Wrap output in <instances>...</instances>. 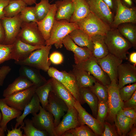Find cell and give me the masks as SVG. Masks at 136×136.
<instances>
[{
    "instance_id": "cell-14",
    "label": "cell",
    "mask_w": 136,
    "mask_h": 136,
    "mask_svg": "<svg viewBox=\"0 0 136 136\" xmlns=\"http://www.w3.org/2000/svg\"><path fill=\"white\" fill-rule=\"evenodd\" d=\"M69 108L66 103L58 97L52 91L50 92L48 97V103L46 110L53 115L55 127L60 121L61 117L67 112Z\"/></svg>"
},
{
    "instance_id": "cell-9",
    "label": "cell",
    "mask_w": 136,
    "mask_h": 136,
    "mask_svg": "<svg viewBox=\"0 0 136 136\" xmlns=\"http://www.w3.org/2000/svg\"><path fill=\"white\" fill-rule=\"evenodd\" d=\"M4 28L5 38L3 44H13L17 38L23 22L20 13L12 17L5 16L1 19Z\"/></svg>"
},
{
    "instance_id": "cell-60",
    "label": "cell",
    "mask_w": 136,
    "mask_h": 136,
    "mask_svg": "<svg viewBox=\"0 0 136 136\" xmlns=\"http://www.w3.org/2000/svg\"><path fill=\"white\" fill-rule=\"evenodd\" d=\"M2 114L0 112V125L1 122V121L2 120Z\"/></svg>"
},
{
    "instance_id": "cell-6",
    "label": "cell",
    "mask_w": 136,
    "mask_h": 136,
    "mask_svg": "<svg viewBox=\"0 0 136 136\" xmlns=\"http://www.w3.org/2000/svg\"><path fill=\"white\" fill-rule=\"evenodd\" d=\"M47 72L49 77L54 78L64 86L81 105L85 103L80 95L75 77L72 73L59 71L53 67H50Z\"/></svg>"
},
{
    "instance_id": "cell-56",
    "label": "cell",
    "mask_w": 136,
    "mask_h": 136,
    "mask_svg": "<svg viewBox=\"0 0 136 136\" xmlns=\"http://www.w3.org/2000/svg\"><path fill=\"white\" fill-rule=\"evenodd\" d=\"M126 135L129 136H136V128L135 127H133L131 129L127 134Z\"/></svg>"
},
{
    "instance_id": "cell-45",
    "label": "cell",
    "mask_w": 136,
    "mask_h": 136,
    "mask_svg": "<svg viewBox=\"0 0 136 136\" xmlns=\"http://www.w3.org/2000/svg\"><path fill=\"white\" fill-rule=\"evenodd\" d=\"M104 130L101 136H118L115 127L109 122L105 121L103 124Z\"/></svg>"
},
{
    "instance_id": "cell-27",
    "label": "cell",
    "mask_w": 136,
    "mask_h": 136,
    "mask_svg": "<svg viewBox=\"0 0 136 136\" xmlns=\"http://www.w3.org/2000/svg\"><path fill=\"white\" fill-rule=\"evenodd\" d=\"M121 110L116 115L115 125L118 135L125 136L132 128L133 125L135 124L136 121L124 115Z\"/></svg>"
},
{
    "instance_id": "cell-18",
    "label": "cell",
    "mask_w": 136,
    "mask_h": 136,
    "mask_svg": "<svg viewBox=\"0 0 136 136\" xmlns=\"http://www.w3.org/2000/svg\"><path fill=\"white\" fill-rule=\"evenodd\" d=\"M11 53V59L20 61L26 58L34 50L44 46H33L26 43L17 38L13 44Z\"/></svg>"
},
{
    "instance_id": "cell-43",
    "label": "cell",
    "mask_w": 136,
    "mask_h": 136,
    "mask_svg": "<svg viewBox=\"0 0 136 136\" xmlns=\"http://www.w3.org/2000/svg\"><path fill=\"white\" fill-rule=\"evenodd\" d=\"M136 91V83L124 86L119 89V93L120 98L123 101L127 100Z\"/></svg>"
},
{
    "instance_id": "cell-48",
    "label": "cell",
    "mask_w": 136,
    "mask_h": 136,
    "mask_svg": "<svg viewBox=\"0 0 136 136\" xmlns=\"http://www.w3.org/2000/svg\"><path fill=\"white\" fill-rule=\"evenodd\" d=\"M131 108L136 110V91L130 98L123 101V108Z\"/></svg>"
},
{
    "instance_id": "cell-59",
    "label": "cell",
    "mask_w": 136,
    "mask_h": 136,
    "mask_svg": "<svg viewBox=\"0 0 136 136\" xmlns=\"http://www.w3.org/2000/svg\"><path fill=\"white\" fill-rule=\"evenodd\" d=\"M5 131L1 127H0V136H4Z\"/></svg>"
},
{
    "instance_id": "cell-15",
    "label": "cell",
    "mask_w": 136,
    "mask_h": 136,
    "mask_svg": "<svg viewBox=\"0 0 136 136\" xmlns=\"http://www.w3.org/2000/svg\"><path fill=\"white\" fill-rule=\"evenodd\" d=\"M62 120L55 128L54 136H61L65 131L80 125L78 119V112L74 107L69 108Z\"/></svg>"
},
{
    "instance_id": "cell-32",
    "label": "cell",
    "mask_w": 136,
    "mask_h": 136,
    "mask_svg": "<svg viewBox=\"0 0 136 136\" xmlns=\"http://www.w3.org/2000/svg\"><path fill=\"white\" fill-rule=\"evenodd\" d=\"M93 47L92 56L96 59L104 57L109 53L105 43L104 36L96 35L91 37Z\"/></svg>"
},
{
    "instance_id": "cell-19",
    "label": "cell",
    "mask_w": 136,
    "mask_h": 136,
    "mask_svg": "<svg viewBox=\"0 0 136 136\" xmlns=\"http://www.w3.org/2000/svg\"><path fill=\"white\" fill-rule=\"evenodd\" d=\"M63 44L67 50L74 53L75 64L84 61L93 56L92 52L87 48L78 46L71 39L69 35L63 39Z\"/></svg>"
},
{
    "instance_id": "cell-55",
    "label": "cell",
    "mask_w": 136,
    "mask_h": 136,
    "mask_svg": "<svg viewBox=\"0 0 136 136\" xmlns=\"http://www.w3.org/2000/svg\"><path fill=\"white\" fill-rule=\"evenodd\" d=\"M129 61L131 63L135 65L136 64V52H133L130 54L129 57Z\"/></svg>"
},
{
    "instance_id": "cell-13",
    "label": "cell",
    "mask_w": 136,
    "mask_h": 136,
    "mask_svg": "<svg viewBox=\"0 0 136 136\" xmlns=\"http://www.w3.org/2000/svg\"><path fill=\"white\" fill-rule=\"evenodd\" d=\"M116 10L111 28H117L120 24L126 22L136 23V8H128L124 5L121 0H115Z\"/></svg>"
},
{
    "instance_id": "cell-38",
    "label": "cell",
    "mask_w": 136,
    "mask_h": 136,
    "mask_svg": "<svg viewBox=\"0 0 136 136\" xmlns=\"http://www.w3.org/2000/svg\"><path fill=\"white\" fill-rule=\"evenodd\" d=\"M34 7L37 22L43 19L47 15L51 8L49 0H41L40 2L36 3Z\"/></svg>"
},
{
    "instance_id": "cell-51",
    "label": "cell",
    "mask_w": 136,
    "mask_h": 136,
    "mask_svg": "<svg viewBox=\"0 0 136 136\" xmlns=\"http://www.w3.org/2000/svg\"><path fill=\"white\" fill-rule=\"evenodd\" d=\"M107 5L113 13L116 10V4L115 0H102Z\"/></svg>"
},
{
    "instance_id": "cell-22",
    "label": "cell",
    "mask_w": 136,
    "mask_h": 136,
    "mask_svg": "<svg viewBox=\"0 0 136 136\" xmlns=\"http://www.w3.org/2000/svg\"><path fill=\"white\" fill-rule=\"evenodd\" d=\"M39 70L26 65H21L19 70L20 76L31 81L36 88L46 83L47 81L41 74Z\"/></svg>"
},
{
    "instance_id": "cell-16",
    "label": "cell",
    "mask_w": 136,
    "mask_h": 136,
    "mask_svg": "<svg viewBox=\"0 0 136 136\" xmlns=\"http://www.w3.org/2000/svg\"><path fill=\"white\" fill-rule=\"evenodd\" d=\"M90 12L110 26L114 15L102 0H86Z\"/></svg>"
},
{
    "instance_id": "cell-26",
    "label": "cell",
    "mask_w": 136,
    "mask_h": 136,
    "mask_svg": "<svg viewBox=\"0 0 136 136\" xmlns=\"http://www.w3.org/2000/svg\"><path fill=\"white\" fill-rule=\"evenodd\" d=\"M33 85L32 83L28 79L23 76H20L4 90L3 96L4 97H8L27 89Z\"/></svg>"
},
{
    "instance_id": "cell-49",
    "label": "cell",
    "mask_w": 136,
    "mask_h": 136,
    "mask_svg": "<svg viewBox=\"0 0 136 136\" xmlns=\"http://www.w3.org/2000/svg\"><path fill=\"white\" fill-rule=\"evenodd\" d=\"M122 113L126 116L136 121V110L129 108H123L121 110Z\"/></svg>"
},
{
    "instance_id": "cell-4",
    "label": "cell",
    "mask_w": 136,
    "mask_h": 136,
    "mask_svg": "<svg viewBox=\"0 0 136 136\" xmlns=\"http://www.w3.org/2000/svg\"><path fill=\"white\" fill-rule=\"evenodd\" d=\"M79 29L91 38L96 35L105 36L111 26L90 12L86 17L77 23Z\"/></svg>"
},
{
    "instance_id": "cell-31",
    "label": "cell",
    "mask_w": 136,
    "mask_h": 136,
    "mask_svg": "<svg viewBox=\"0 0 136 136\" xmlns=\"http://www.w3.org/2000/svg\"><path fill=\"white\" fill-rule=\"evenodd\" d=\"M69 36L76 45L86 47L92 52L93 45L91 38L83 30L79 28L75 29Z\"/></svg>"
},
{
    "instance_id": "cell-28",
    "label": "cell",
    "mask_w": 136,
    "mask_h": 136,
    "mask_svg": "<svg viewBox=\"0 0 136 136\" xmlns=\"http://www.w3.org/2000/svg\"><path fill=\"white\" fill-rule=\"evenodd\" d=\"M72 73L79 88L90 87L96 81L93 76L84 70L73 68Z\"/></svg>"
},
{
    "instance_id": "cell-10",
    "label": "cell",
    "mask_w": 136,
    "mask_h": 136,
    "mask_svg": "<svg viewBox=\"0 0 136 136\" xmlns=\"http://www.w3.org/2000/svg\"><path fill=\"white\" fill-rule=\"evenodd\" d=\"M33 125L38 129L47 132L50 136H54V117L52 114L41 105L39 112L32 115L31 119Z\"/></svg>"
},
{
    "instance_id": "cell-30",
    "label": "cell",
    "mask_w": 136,
    "mask_h": 136,
    "mask_svg": "<svg viewBox=\"0 0 136 136\" xmlns=\"http://www.w3.org/2000/svg\"><path fill=\"white\" fill-rule=\"evenodd\" d=\"M73 2L74 10L69 22L77 23L86 17L90 12L86 0H71Z\"/></svg>"
},
{
    "instance_id": "cell-2",
    "label": "cell",
    "mask_w": 136,
    "mask_h": 136,
    "mask_svg": "<svg viewBox=\"0 0 136 136\" xmlns=\"http://www.w3.org/2000/svg\"><path fill=\"white\" fill-rule=\"evenodd\" d=\"M79 28L76 23L65 20H55L49 39L45 42L46 45H54L57 49L63 46L64 39L74 30Z\"/></svg>"
},
{
    "instance_id": "cell-37",
    "label": "cell",
    "mask_w": 136,
    "mask_h": 136,
    "mask_svg": "<svg viewBox=\"0 0 136 136\" xmlns=\"http://www.w3.org/2000/svg\"><path fill=\"white\" fill-rule=\"evenodd\" d=\"M24 124L21 128L24 131L23 136H48V133L44 131L40 130L36 128L33 125L31 119L28 118L24 121Z\"/></svg>"
},
{
    "instance_id": "cell-42",
    "label": "cell",
    "mask_w": 136,
    "mask_h": 136,
    "mask_svg": "<svg viewBox=\"0 0 136 136\" xmlns=\"http://www.w3.org/2000/svg\"><path fill=\"white\" fill-rule=\"evenodd\" d=\"M108 112L107 102L98 100L96 119L103 124L107 117Z\"/></svg>"
},
{
    "instance_id": "cell-7",
    "label": "cell",
    "mask_w": 136,
    "mask_h": 136,
    "mask_svg": "<svg viewBox=\"0 0 136 136\" xmlns=\"http://www.w3.org/2000/svg\"><path fill=\"white\" fill-rule=\"evenodd\" d=\"M107 87L108 92V118L111 121L115 122L117 114L123 108V101L120 95L119 89L117 81L113 80Z\"/></svg>"
},
{
    "instance_id": "cell-47",
    "label": "cell",
    "mask_w": 136,
    "mask_h": 136,
    "mask_svg": "<svg viewBox=\"0 0 136 136\" xmlns=\"http://www.w3.org/2000/svg\"><path fill=\"white\" fill-rule=\"evenodd\" d=\"M11 70V68L7 65H3L0 68V86H3L4 80Z\"/></svg>"
},
{
    "instance_id": "cell-12",
    "label": "cell",
    "mask_w": 136,
    "mask_h": 136,
    "mask_svg": "<svg viewBox=\"0 0 136 136\" xmlns=\"http://www.w3.org/2000/svg\"><path fill=\"white\" fill-rule=\"evenodd\" d=\"M74 107L78 112V119L80 125H86L96 136H100L104 130L103 124L88 113L78 101L76 100Z\"/></svg>"
},
{
    "instance_id": "cell-5",
    "label": "cell",
    "mask_w": 136,
    "mask_h": 136,
    "mask_svg": "<svg viewBox=\"0 0 136 136\" xmlns=\"http://www.w3.org/2000/svg\"><path fill=\"white\" fill-rule=\"evenodd\" d=\"M17 38L33 46L46 45V41L39 29L37 22H23Z\"/></svg>"
},
{
    "instance_id": "cell-40",
    "label": "cell",
    "mask_w": 136,
    "mask_h": 136,
    "mask_svg": "<svg viewBox=\"0 0 136 136\" xmlns=\"http://www.w3.org/2000/svg\"><path fill=\"white\" fill-rule=\"evenodd\" d=\"M20 15L23 22H37L34 7H25L20 13Z\"/></svg>"
},
{
    "instance_id": "cell-50",
    "label": "cell",
    "mask_w": 136,
    "mask_h": 136,
    "mask_svg": "<svg viewBox=\"0 0 136 136\" xmlns=\"http://www.w3.org/2000/svg\"><path fill=\"white\" fill-rule=\"evenodd\" d=\"M24 124V123L18 128L15 127L14 128L12 127V130H10L8 129L7 133V136H23V134H22V131L21 130V129L22 125Z\"/></svg>"
},
{
    "instance_id": "cell-17",
    "label": "cell",
    "mask_w": 136,
    "mask_h": 136,
    "mask_svg": "<svg viewBox=\"0 0 136 136\" xmlns=\"http://www.w3.org/2000/svg\"><path fill=\"white\" fill-rule=\"evenodd\" d=\"M97 63L108 76L111 81H117L118 69L123 60L110 53L104 57L96 59Z\"/></svg>"
},
{
    "instance_id": "cell-3",
    "label": "cell",
    "mask_w": 136,
    "mask_h": 136,
    "mask_svg": "<svg viewBox=\"0 0 136 136\" xmlns=\"http://www.w3.org/2000/svg\"><path fill=\"white\" fill-rule=\"evenodd\" d=\"M52 46L45 45L42 48L36 50L25 59L15 61V63L17 65H28L47 72L51 64L48 56Z\"/></svg>"
},
{
    "instance_id": "cell-39",
    "label": "cell",
    "mask_w": 136,
    "mask_h": 136,
    "mask_svg": "<svg viewBox=\"0 0 136 136\" xmlns=\"http://www.w3.org/2000/svg\"><path fill=\"white\" fill-rule=\"evenodd\" d=\"M89 88L96 96L99 101L107 102L108 92L107 86L96 81Z\"/></svg>"
},
{
    "instance_id": "cell-8",
    "label": "cell",
    "mask_w": 136,
    "mask_h": 136,
    "mask_svg": "<svg viewBox=\"0 0 136 136\" xmlns=\"http://www.w3.org/2000/svg\"><path fill=\"white\" fill-rule=\"evenodd\" d=\"M73 67L88 72L105 86H107L111 83L109 77L98 64L96 59L93 56L84 61L73 65Z\"/></svg>"
},
{
    "instance_id": "cell-33",
    "label": "cell",
    "mask_w": 136,
    "mask_h": 136,
    "mask_svg": "<svg viewBox=\"0 0 136 136\" xmlns=\"http://www.w3.org/2000/svg\"><path fill=\"white\" fill-rule=\"evenodd\" d=\"M80 96L84 103L90 108L93 116L96 118L98 100L96 96L89 88H79Z\"/></svg>"
},
{
    "instance_id": "cell-36",
    "label": "cell",
    "mask_w": 136,
    "mask_h": 136,
    "mask_svg": "<svg viewBox=\"0 0 136 136\" xmlns=\"http://www.w3.org/2000/svg\"><path fill=\"white\" fill-rule=\"evenodd\" d=\"M27 5L22 0L10 1L4 9L5 16L8 17L15 16L20 13Z\"/></svg>"
},
{
    "instance_id": "cell-20",
    "label": "cell",
    "mask_w": 136,
    "mask_h": 136,
    "mask_svg": "<svg viewBox=\"0 0 136 136\" xmlns=\"http://www.w3.org/2000/svg\"><path fill=\"white\" fill-rule=\"evenodd\" d=\"M118 86L120 89L126 84L136 82V68L135 65L129 63H121L118 69Z\"/></svg>"
},
{
    "instance_id": "cell-54",
    "label": "cell",
    "mask_w": 136,
    "mask_h": 136,
    "mask_svg": "<svg viewBox=\"0 0 136 136\" xmlns=\"http://www.w3.org/2000/svg\"><path fill=\"white\" fill-rule=\"evenodd\" d=\"M121 1L124 5L128 8H136L132 0H121Z\"/></svg>"
},
{
    "instance_id": "cell-41",
    "label": "cell",
    "mask_w": 136,
    "mask_h": 136,
    "mask_svg": "<svg viewBox=\"0 0 136 136\" xmlns=\"http://www.w3.org/2000/svg\"><path fill=\"white\" fill-rule=\"evenodd\" d=\"M74 136H96L93 131L86 125H81L68 130Z\"/></svg>"
},
{
    "instance_id": "cell-46",
    "label": "cell",
    "mask_w": 136,
    "mask_h": 136,
    "mask_svg": "<svg viewBox=\"0 0 136 136\" xmlns=\"http://www.w3.org/2000/svg\"><path fill=\"white\" fill-rule=\"evenodd\" d=\"M49 59L53 64H59L62 62L63 57L62 55L60 53L58 52H54L50 55Z\"/></svg>"
},
{
    "instance_id": "cell-58",
    "label": "cell",
    "mask_w": 136,
    "mask_h": 136,
    "mask_svg": "<svg viewBox=\"0 0 136 136\" xmlns=\"http://www.w3.org/2000/svg\"><path fill=\"white\" fill-rule=\"evenodd\" d=\"M61 136H74L70 132L67 131L64 133Z\"/></svg>"
},
{
    "instance_id": "cell-29",
    "label": "cell",
    "mask_w": 136,
    "mask_h": 136,
    "mask_svg": "<svg viewBox=\"0 0 136 136\" xmlns=\"http://www.w3.org/2000/svg\"><path fill=\"white\" fill-rule=\"evenodd\" d=\"M40 103L39 98L35 93L30 101L24 108L23 113L16 118L15 127L17 128L20 125H22L24 124V119L29 114L32 115L37 113L39 111L41 105Z\"/></svg>"
},
{
    "instance_id": "cell-57",
    "label": "cell",
    "mask_w": 136,
    "mask_h": 136,
    "mask_svg": "<svg viewBox=\"0 0 136 136\" xmlns=\"http://www.w3.org/2000/svg\"><path fill=\"white\" fill-rule=\"evenodd\" d=\"M27 5H31L36 3V0H22Z\"/></svg>"
},
{
    "instance_id": "cell-23",
    "label": "cell",
    "mask_w": 136,
    "mask_h": 136,
    "mask_svg": "<svg viewBox=\"0 0 136 136\" xmlns=\"http://www.w3.org/2000/svg\"><path fill=\"white\" fill-rule=\"evenodd\" d=\"M52 91L58 97L62 100L69 108L74 107L76 100L71 92L60 83L54 78H51Z\"/></svg>"
},
{
    "instance_id": "cell-52",
    "label": "cell",
    "mask_w": 136,
    "mask_h": 136,
    "mask_svg": "<svg viewBox=\"0 0 136 136\" xmlns=\"http://www.w3.org/2000/svg\"><path fill=\"white\" fill-rule=\"evenodd\" d=\"M9 0H0V19L5 17L4 9L8 4Z\"/></svg>"
},
{
    "instance_id": "cell-24",
    "label": "cell",
    "mask_w": 136,
    "mask_h": 136,
    "mask_svg": "<svg viewBox=\"0 0 136 136\" xmlns=\"http://www.w3.org/2000/svg\"><path fill=\"white\" fill-rule=\"evenodd\" d=\"M56 9V20H65L69 22L74 11L73 2L71 0H60L55 2Z\"/></svg>"
},
{
    "instance_id": "cell-34",
    "label": "cell",
    "mask_w": 136,
    "mask_h": 136,
    "mask_svg": "<svg viewBox=\"0 0 136 136\" xmlns=\"http://www.w3.org/2000/svg\"><path fill=\"white\" fill-rule=\"evenodd\" d=\"M119 32L136 48V26L135 23L126 22L119 25L116 28Z\"/></svg>"
},
{
    "instance_id": "cell-53",
    "label": "cell",
    "mask_w": 136,
    "mask_h": 136,
    "mask_svg": "<svg viewBox=\"0 0 136 136\" xmlns=\"http://www.w3.org/2000/svg\"><path fill=\"white\" fill-rule=\"evenodd\" d=\"M5 35L4 28L0 19V43L3 44L5 40Z\"/></svg>"
},
{
    "instance_id": "cell-35",
    "label": "cell",
    "mask_w": 136,
    "mask_h": 136,
    "mask_svg": "<svg viewBox=\"0 0 136 136\" xmlns=\"http://www.w3.org/2000/svg\"><path fill=\"white\" fill-rule=\"evenodd\" d=\"M52 91V79H49L41 86L36 88L35 93L38 96L42 107L46 110L48 103L49 93Z\"/></svg>"
},
{
    "instance_id": "cell-44",
    "label": "cell",
    "mask_w": 136,
    "mask_h": 136,
    "mask_svg": "<svg viewBox=\"0 0 136 136\" xmlns=\"http://www.w3.org/2000/svg\"><path fill=\"white\" fill-rule=\"evenodd\" d=\"M13 44L6 45L0 43V65L4 62L11 59V53Z\"/></svg>"
},
{
    "instance_id": "cell-61",
    "label": "cell",
    "mask_w": 136,
    "mask_h": 136,
    "mask_svg": "<svg viewBox=\"0 0 136 136\" xmlns=\"http://www.w3.org/2000/svg\"><path fill=\"white\" fill-rule=\"evenodd\" d=\"M135 3L136 2V0H132Z\"/></svg>"
},
{
    "instance_id": "cell-11",
    "label": "cell",
    "mask_w": 136,
    "mask_h": 136,
    "mask_svg": "<svg viewBox=\"0 0 136 136\" xmlns=\"http://www.w3.org/2000/svg\"><path fill=\"white\" fill-rule=\"evenodd\" d=\"M36 88V87L33 85L4 99L9 106L22 111L31 99Z\"/></svg>"
},
{
    "instance_id": "cell-21",
    "label": "cell",
    "mask_w": 136,
    "mask_h": 136,
    "mask_svg": "<svg viewBox=\"0 0 136 136\" xmlns=\"http://www.w3.org/2000/svg\"><path fill=\"white\" fill-rule=\"evenodd\" d=\"M56 9L55 4H52L51 8L46 16L42 20L37 22L39 29L46 41L50 38L55 20Z\"/></svg>"
},
{
    "instance_id": "cell-25",
    "label": "cell",
    "mask_w": 136,
    "mask_h": 136,
    "mask_svg": "<svg viewBox=\"0 0 136 136\" xmlns=\"http://www.w3.org/2000/svg\"><path fill=\"white\" fill-rule=\"evenodd\" d=\"M0 110L2 115L0 127L5 131L7 129L8 123L12 120L19 117L22 113L21 111L8 105L4 98H0Z\"/></svg>"
},
{
    "instance_id": "cell-62",
    "label": "cell",
    "mask_w": 136,
    "mask_h": 136,
    "mask_svg": "<svg viewBox=\"0 0 136 136\" xmlns=\"http://www.w3.org/2000/svg\"><path fill=\"white\" fill-rule=\"evenodd\" d=\"M10 1L13 0H9Z\"/></svg>"
},
{
    "instance_id": "cell-1",
    "label": "cell",
    "mask_w": 136,
    "mask_h": 136,
    "mask_svg": "<svg viewBox=\"0 0 136 136\" xmlns=\"http://www.w3.org/2000/svg\"><path fill=\"white\" fill-rule=\"evenodd\" d=\"M104 39L109 53L123 60L128 59L127 54L132 45L116 28H111L104 36Z\"/></svg>"
}]
</instances>
